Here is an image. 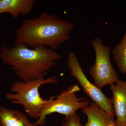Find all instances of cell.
Returning <instances> with one entry per match:
<instances>
[{"mask_svg": "<svg viewBox=\"0 0 126 126\" xmlns=\"http://www.w3.org/2000/svg\"><path fill=\"white\" fill-rule=\"evenodd\" d=\"M74 26L72 22L44 11L38 17L23 21L16 30L15 44L32 48L49 46L55 50L70 40Z\"/></svg>", "mask_w": 126, "mask_h": 126, "instance_id": "6da1fadb", "label": "cell"}, {"mask_svg": "<svg viewBox=\"0 0 126 126\" xmlns=\"http://www.w3.org/2000/svg\"><path fill=\"white\" fill-rule=\"evenodd\" d=\"M0 58L3 63L11 66L19 80L26 82L45 78L62 57L50 48L31 49L24 45L15 44L9 48L6 45L1 47Z\"/></svg>", "mask_w": 126, "mask_h": 126, "instance_id": "7a4b0ae2", "label": "cell"}, {"mask_svg": "<svg viewBox=\"0 0 126 126\" xmlns=\"http://www.w3.org/2000/svg\"><path fill=\"white\" fill-rule=\"evenodd\" d=\"M58 82V77L55 76L26 82L16 80L10 88V92L6 93L5 97L11 101L12 104L23 106L30 117L38 119L44 109L51 101L52 97L48 99L41 97L40 88L44 84H55Z\"/></svg>", "mask_w": 126, "mask_h": 126, "instance_id": "3957f363", "label": "cell"}, {"mask_svg": "<svg viewBox=\"0 0 126 126\" xmlns=\"http://www.w3.org/2000/svg\"><path fill=\"white\" fill-rule=\"evenodd\" d=\"M80 90L79 84H74L62 90L57 97L52 96L51 101L35 122L36 126H44L47 116L52 113H57L64 115L66 118L76 112L78 109L88 106L90 103L88 98L77 96V93Z\"/></svg>", "mask_w": 126, "mask_h": 126, "instance_id": "277c9868", "label": "cell"}, {"mask_svg": "<svg viewBox=\"0 0 126 126\" xmlns=\"http://www.w3.org/2000/svg\"><path fill=\"white\" fill-rule=\"evenodd\" d=\"M91 43L95 52V60L89 71L94 85L102 89L106 85L116 83L119 79L111 63V47L104 45L98 37L94 38Z\"/></svg>", "mask_w": 126, "mask_h": 126, "instance_id": "5b68a950", "label": "cell"}, {"mask_svg": "<svg viewBox=\"0 0 126 126\" xmlns=\"http://www.w3.org/2000/svg\"><path fill=\"white\" fill-rule=\"evenodd\" d=\"M67 65L71 75L76 79L84 92L93 102L112 116H115L112 99L88 79L83 71L77 55L70 52L68 55Z\"/></svg>", "mask_w": 126, "mask_h": 126, "instance_id": "8992f818", "label": "cell"}, {"mask_svg": "<svg viewBox=\"0 0 126 126\" xmlns=\"http://www.w3.org/2000/svg\"><path fill=\"white\" fill-rule=\"evenodd\" d=\"M112 94V101L117 121L121 126H126V80L119 79L110 85Z\"/></svg>", "mask_w": 126, "mask_h": 126, "instance_id": "52a82bcc", "label": "cell"}, {"mask_svg": "<svg viewBox=\"0 0 126 126\" xmlns=\"http://www.w3.org/2000/svg\"><path fill=\"white\" fill-rule=\"evenodd\" d=\"M87 116V121L84 126H114V117L109 114L94 102L81 109Z\"/></svg>", "mask_w": 126, "mask_h": 126, "instance_id": "ba28073f", "label": "cell"}, {"mask_svg": "<svg viewBox=\"0 0 126 126\" xmlns=\"http://www.w3.org/2000/svg\"><path fill=\"white\" fill-rule=\"evenodd\" d=\"M35 0H0V14L9 13L14 18L27 15L33 9Z\"/></svg>", "mask_w": 126, "mask_h": 126, "instance_id": "9c48e42d", "label": "cell"}, {"mask_svg": "<svg viewBox=\"0 0 126 126\" xmlns=\"http://www.w3.org/2000/svg\"><path fill=\"white\" fill-rule=\"evenodd\" d=\"M0 126H37L19 110L0 107Z\"/></svg>", "mask_w": 126, "mask_h": 126, "instance_id": "30bf717a", "label": "cell"}, {"mask_svg": "<svg viewBox=\"0 0 126 126\" xmlns=\"http://www.w3.org/2000/svg\"><path fill=\"white\" fill-rule=\"evenodd\" d=\"M126 32L122 38L111 52L114 62L122 74H126Z\"/></svg>", "mask_w": 126, "mask_h": 126, "instance_id": "8fae6325", "label": "cell"}, {"mask_svg": "<svg viewBox=\"0 0 126 126\" xmlns=\"http://www.w3.org/2000/svg\"><path fill=\"white\" fill-rule=\"evenodd\" d=\"M61 126H84L81 123V118L77 112L64 118Z\"/></svg>", "mask_w": 126, "mask_h": 126, "instance_id": "7c38bea8", "label": "cell"}, {"mask_svg": "<svg viewBox=\"0 0 126 126\" xmlns=\"http://www.w3.org/2000/svg\"><path fill=\"white\" fill-rule=\"evenodd\" d=\"M114 126H121L119 124L117 120H115V124Z\"/></svg>", "mask_w": 126, "mask_h": 126, "instance_id": "4fadbf2b", "label": "cell"}]
</instances>
